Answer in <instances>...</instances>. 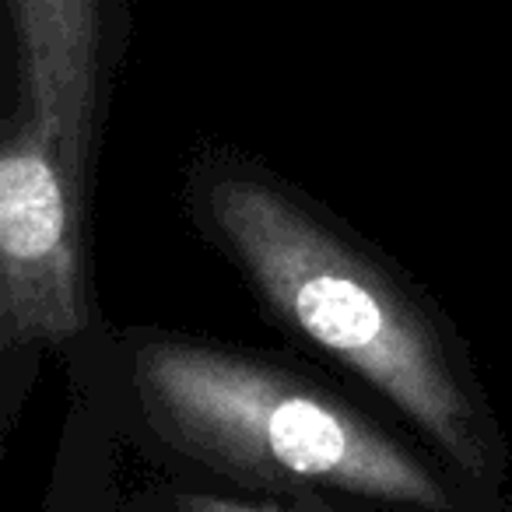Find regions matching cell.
<instances>
[{"instance_id": "3957f363", "label": "cell", "mask_w": 512, "mask_h": 512, "mask_svg": "<svg viewBox=\"0 0 512 512\" xmlns=\"http://www.w3.org/2000/svg\"><path fill=\"white\" fill-rule=\"evenodd\" d=\"M85 190L57 141L25 109L0 155V323L4 344H64L81 330L78 225Z\"/></svg>"}, {"instance_id": "6da1fadb", "label": "cell", "mask_w": 512, "mask_h": 512, "mask_svg": "<svg viewBox=\"0 0 512 512\" xmlns=\"http://www.w3.org/2000/svg\"><path fill=\"white\" fill-rule=\"evenodd\" d=\"M204 204L281 320L376 386L460 467L488 470V435L467 383L425 313L369 256L260 176H218Z\"/></svg>"}, {"instance_id": "277c9868", "label": "cell", "mask_w": 512, "mask_h": 512, "mask_svg": "<svg viewBox=\"0 0 512 512\" xmlns=\"http://www.w3.org/2000/svg\"><path fill=\"white\" fill-rule=\"evenodd\" d=\"M22 43L25 109L57 141L85 190L99 106V0H11Z\"/></svg>"}, {"instance_id": "5b68a950", "label": "cell", "mask_w": 512, "mask_h": 512, "mask_svg": "<svg viewBox=\"0 0 512 512\" xmlns=\"http://www.w3.org/2000/svg\"><path fill=\"white\" fill-rule=\"evenodd\" d=\"M186 512H281V509H264V505H242V502H225V498H183Z\"/></svg>"}, {"instance_id": "7a4b0ae2", "label": "cell", "mask_w": 512, "mask_h": 512, "mask_svg": "<svg viewBox=\"0 0 512 512\" xmlns=\"http://www.w3.org/2000/svg\"><path fill=\"white\" fill-rule=\"evenodd\" d=\"M134 379L172 446L264 484L351 491L449 512V491L418 456L341 400L271 365L190 341H144Z\"/></svg>"}]
</instances>
